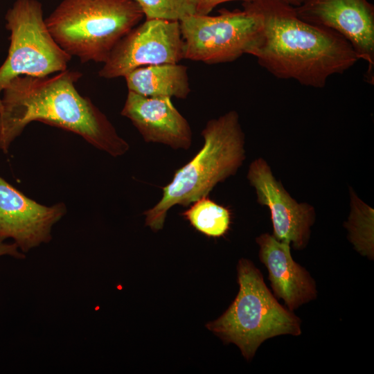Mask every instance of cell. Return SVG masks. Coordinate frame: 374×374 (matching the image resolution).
Listing matches in <instances>:
<instances>
[{
    "mask_svg": "<svg viewBox=\"0 0 374 374\" xmlns=\"http://www.w3.org/2000/svg\"><path fill=\"white\" fill-rule=\"evenodd\" d=\"M81 73L65 70L53 76H17L0 94V150L7 154L26 126L39 121L82 137L96 148L116 157L130 146L107 116L75 83Z\"/></svg>",
    "mask_w": 374,
    "mask_h": 374,
    "instance_id": "cell-1",
    "label": "cell"
},
{
    "mask_svg": "<svg viewBox=\"0 0 374 374\" xmlns=\"http://www.w3.org/2000/svg\"><path fill=\"white\" fill-rule=\"evenodd\" d=\"M260 17L262 27L247 54L279 79L323 88L359 60L349 42L337 33L299 18L294 6L278 0L243 1Z\"/></svg>",
    "mask_w": 374,
    "mask_h": 374,
    "instance_id": "cell-2",
    "label": "cell"
},
{
    "mask_svg": "<svg viewBox=\"0 0 374 374\" xmlns=\"http://www.w3.org/2000/svg\"><path fill=\"white\" fill-rule=\"evenodd\" d=\"M204 145L187 163L177 170L162 187L161 199L143 212L145 225L154 231L163 229L167 213L208 196L220 182L234 175L245 159L244 134L234 110L208 121L202 131Z\"/></svg>",
    "mask_w": 374,
    "mask_h": 374,
    "instance_id": "cell-3",
    "label": "cell"
},
{
    "mask_svg": "<svg viewBox=\"0 0 374 374\" xmlns=\"http://www.w3.org/2000/svg\"><path fill=\"white\" fill-rule=\"evenodd\" d=\"M135 0H62L45 19L57 44L82 62L104 63L142 20Z\"/></svg>",
    "mask_w": 374,
    "mask_h": 374,
    "instance_id": "cell-4",
    "label": "cell"
},
{
    "mask_svg": "<svg viewBox=\"0 0 374 374\" xmlns=\"http://www.w3.org/2000/svg\"><path fill=\"white\" fill-rule=\"evenodd\" d=\"M237 271L240 289L235 300L206 327L225 344H235L251 360L265 340L283 335H300L301 321L278 302L251 260L240 259Z\"/></svg>",
    "mask_w": 374,
    "mask_h": 374,
    "instance_id": "cell-5",
    "label": "cell"
},
{
    "mask_svg": "<svg viewBox=\"0 0 374 374\" xmlns=\"http://www.w3.org/2000/svg\"><path fill=\"white\" fill-rule=\"evenodd\" d=\"M5 20L10 44L0 67V94L3 86L17 76L44 77L66 70L72 56L52 37L40 1L16 0Z\"/></svg>",
    "mask_w": 374,
    "mask_h": 374,
    "instance_id": "cell-6",
    "label": "cell"
},
{
    "mask_svg": "<svg viewBox=\"0 0 374 374\" xmlns=\"http://www.w3.org/2000/svg\"><path fill=\"white\" fill-rule=\"evenodd\" d=\"M243 10L194 14L179 21L184 59L208 64L231 62L247 54L262 27L260 16L244 2Z\"/></svg>",
    "mask_w": 374,
    "mask_h": 374,
    "instance_id": "cell-7",
    "label": "cell"
},
{
    "mask_svg": "<svg viewBox=\"0 0 374 374\" xmlns=\"http://www.w3.org/2000/svg\"><path fill=\"white\" fill-rule=\"evenodd\" d=\"M182 59L179 21L145 19L116 44L98 74L108 79L124 77L139 67L178 63Z\"/></svg>",
    "mask_w": 374,
    "mask_h": 374,
    "instance_id": "cell-8",
    "label": "cell"
},
{
    "mask_svg": "<svg viewBox=\"0 0 374 374\" xmlns=\"http://www.w3.org/2000/svg\"><path fill=\"white\" fill-rule=\"evenodd\" d=\"M299 18L330 29L346 39L367 62L366 82L374 80V6L368 0H304L294 7Z\"/></svg>",
    "mask_w": 374,
    "mask_h": 374,
    "instance_id": "cell-9",
    "label": "cell"
},
{
    "mask_svg": "<svg viewBox=\"0 0 374 374\" xmlns=\"http://www.w3.org/2000/svg\"><path fill=\"white\" fill-rule=\"evenodd\" d=\"M247 179L255 188L257 202L269 208L273 235L279 241L292 244L296 250L308 244L316 213L308 203H298L278 181L267 162L262 158L253 160Z\"/></svg>",
    "mask_w": 374,
    "mask_h": 374,
    "instance_id": "cell-10",
    "label": "cell"
},
{
    "mask_svg": "<svg viewBox=\"0 0 374 374\" xmlns=\"http://www.w3.org/2000/svg\"><path fill=\"white\" fill-rule=\"evenodd\" d=\"M66 211L64 203L39 204L0 176V242L12 239L24 253L48 243L53 225Z\"/></svg>",
    "mask_w": 374,
    "mask_h": 374,
    "instance_id": "cell-11",
    "label": "cell"
},
{
    "mask_svg": "<svg viewBox=\"0 0 374 374\" xmlns=\"http://www.w3.org/2000/svg\"><path fill=\"white\" fill-rule=\"evenodd\" d=\"M121 114L129 118L147 143L188 150L192 130L168 97H147L128 91Z\"/></svg>",
    "mask_w": 374,
    "mask_h": 374,
    "instance_id": "cell-12",
    "label": "cell"
},
{
    "mask_svg": "<svg viewBox=\"0 0 374 374\" xmlns=\"http://www.w3.org/2000/svg\"><path fill=\"white\" fill-rule=\"evenodd\" d=\"M256 241L259 246L260 261L268 270L274 295L283 299L288 310L293 312L317 298L316 283L310 274L293 260L290 244L266 233L257 237Z\"/></svg>",
    "mask_w": 374,
    "mask_h": 374,
    "instance_id": "cell-13",
    "label": "cell"
},
{
    "mask_svg": "<svg viewBox=\"0 0 374 374\" xmlns=\"http://www.w3.org/2000/svg\"><path fill=\"white\" fill-rule=\"evenodd\" d=\"M124 78L130 91L147 97L184 99L190 92L188 69L178 63L139 67Z\"/></svg>",
    "mask_w": 374,
    "mask_h": 374,
    "instance_id": "cell-14",
    "label": "cell"
},
{
    "mask_svg": "<svg viewBox=\"0 0 374 374\" xmlns=\"http://www.w3.org/2000/svg\"><path fill=\"white\" fill-rule=\"evenodd\" d=\"M181 215L198 231L208 237L219 238L229 230V210L208 197H202L192 203Z\"/></svg>",
    "mask_w": 374,
    "mask_h": 374,
    "instance_id": "cell-15",
    "label": "cell"
},
{
    "mask_svg": "<svg viewBox=\"0 0 374 374\" xmlns=\"http://www.w3.org/2000/svg\"><path fill=\"white\" fill-rule=\"evenodd\" d=\"M352 211L346 226L357 251L373 258V209L352 194Z\"/></svg>",
    "mask_w": 374,
    "mask_h": 374,
    "instance_id": "cell-16",
    "label": "cell"
},
{
    "mask_svg": "<svg viewBox=\"0 0 374 374\" xmlns=\"http://www.w3.org/2000/svg\"><path fill=\"white\" fill-rule=\"evenodd\" d=\"M146 19L180 21L195 14L192 0H135Z\"/></svg>",
    "mask_w": 374,
    "mask_h": 374,
    "instance_id": "cell-17",
    "label": "cell"
},
{
    "mask_svg": "<svg viewBox=\"0 0 374 374\" xmlns=\"http://www.w3.org/2000/svg\"><path fill=\"white\" fill-rule=\"evenodd\" d=\"M233 1H247L251 0H192L195 14L202 15H208L213 8L221 3Z\"/></svg>",
    "mask_w": 374,
    "mask_h": 374,
    "instance_id": "cell-18",
    "label": "cell"
},
{
    "mask_svg": "<svg viewBox=\"0 0 374 374\" xmlns=\"http://www.w3.org/2000/svg\"><path fill=\"white\" fill-rule=\"evenodd\" d=\"M8 256L17 259L25 258V254L22 253L15 243L8 244L0 242V256Z\"/></svg>",
    "mask_w": 374,
    "mask_h": 374,
    "instance_id": "cell-19",
    "label": "cell"
},
{
    "mask_svg": "<svg viewBox=\"0 0 374 374\" xmlns=\"http://www.w3.org/2000/svg\"><path fill=\"white\" fill-rule=\"evenodd\" d=\"M294 7L300 6L304 0H278Z\"/></svg>",
    "mask_w": 374,
    "mask_h": 374,
    "instance_id": "cell-20",
    "label": "cell"
}]
</instances>
